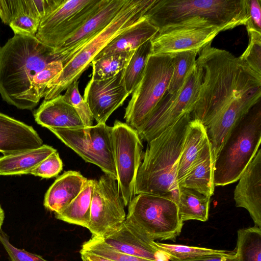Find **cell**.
<instances>
[{
	"label": "cell",
	"mask_w": 261,
	"mask_h": 261,
	"mask_svg": "<svg viewBox=\"0 0 261 261\" xmlns=\"http://www.w3.org/2000/svg\"><path fill=\"white\" fill-rule=\"evenodd\" d=\"M210 42L198 51L196 64L202 70L192 119L206 127L220 114L230 110L248 112L261 100V76L240 58Z\"/></svg>",
	"instance_id": "1"
},
{
	"label": "cell",
	"mask_w": 261,
	"mask_h": 261,
	"mask_svg": "<svg viewBox=\"0 0 261 261\" xmlns=\"http://www.w3.org/2000/svg\"><path fill=\"white\" fill-rule=\"evenodd\" d=\"M191 120V114L184 115L148 142L136 176V195H155L177 203L179 192L178 164Z\"/></svg>",
	"instance_id": "2"
},
{
	"label": "cell",
	"mask_w": 261,
	"mask_h": 261,
	"mask_svg": "<svg viewBox=\"0 0 261 261\" xmlns=\"http://www.w3.org/2000/svg\"><path fill=\"white\" fill-rule=\"evenodd\" d=\"M144 16L159 32L191 27L223 31L248 19L246 0H155Z\"/></svg>",
	"instance_id": "3"
},
{
	"label": "cell",
	"mask_w": 261,
	"mask_h": 261,
	"mask_svg": "<svg viewBox=\"0 0 261 261\" xmlns=\"http://www.w3.org/2000/svg\"><path fill=\"white\" fill-rule=\"evenodd\" d=\"M54 48L35 36L14 35L0 47V95L8 104L29 110L34 77L52 61Z\"/></svg>",
	"instance_id": "4"
},
{
	"label": "cell",
	"mask_w": 261,
	"mask_h": 261,
	"mask_svg": "<svg viewBox=\"0 0 261 261\" xmlns=\"http://www.w3.org/2000/svg\"><path fill=\"white\" fill-rule=\"evenodd\" d=\"M155 1L127 0L111 22L67 60L61 73L47 86L44 100L58 96L71 83L77 81L99 53L118 35L141 20Z\"/></svg>",
	"instance_id": "5"
},
{
	"label": "cell",
	"mask_w": 261,
	"mask_h": 261,
	"mask_svg": "<svg viewBox=\"0 0 261 261\" xmlns=\"http://www.w3.org/2000/svg\"><path fill=\"white\" fill-rule=\"evenodd\" d=\"M261 142V100L228 135L216 156L215 186L238 181L259 149Z\"/></svg>",
	"instance_id": "6"
},
{
	"label": "cell",
	"mask_w": 261,
	"mask_h": 261,
	"mask_svg": "<svg viewBox=\"0 0 261 261\" xmlns=\"http://www.w3.org/2000/svg\"><path fill=\"white\" fill-rule=\"evenodd\" d=\"M173 70L172 54L150 55L125 109V123L136 130L140 127L167 91Z\"/></svg>",
	"instance_id": "7"
},
{
	"label": "cell",
	"mask_w": 261,
	"mask_h": 261,
	"mask_svg": "<svg viewBox=\"0 0 261 261\" xmlns=\"http://www.w3.org/2000/svg\"><path fill=\"white\" fill-rule=\"evenodd\" d=\"M126 218L154 241H174L184 224L175 202L149 194L136 195L128 205Z\"/></svg>",
	"instance_id": "8"
},
{
	"label": "cell",
	"mask_w": 261,
	"mask_h": 261,
	"mask_svg": "<svg viewBox=\"0 0 261 261\" xmlns=\"http://www.w3.org/2000/svg\"><path fill=\"white\" fill-rule=\"evenodd\" d=\"M202 76V69L196 64L182 87L174 93L167 91L137 130L141 140L147 142L187 114H191L197 100Z\"/></svg>",
	"instance_id": "9"
},
{
	"label": "cell",
	"mask_w": 261,
	"mask_h": 261,
	"mask_svg": "<svg viewBox=\"0 0 261 261\" xmlns=\"http://www.w3.org/2000/svg\"><path fill=\"white\" fill-rule=\"evenodd\" d=\"M48 129L85 162L97 166L105 174L116 179L112 127L97 123L77 128Z\"/></svg>",
	"instance_id": "10"
},
{
	"label": "cell",
	"mask_w": 261,
	"mask_h": 261,
	"mask_svg": "<svg viewBox=\"0 0 261 261\" xmlns=\"http://www.w3.org/2000/svg\"><path fill=\"white\" fill-rule=\"evenodd\" d=\"M112 141L118 188L126 206L136 196V179L143 146L137 130L119 120L112 126Z\"/></svg>",
	"instance_id": "11"
},
{
	"label": "cell",
	"mask_w": 261,
	"mask_h": 261,
	"mask_svg": "<svg viewBox=\"0 0 261 261\" xmlns=\"http://www.w3.org/2000/svg\"><path fill=\"white\" fill-rule=\"evenodd\" d=\"M125 206L116 178L105 174L98 180L94 179L90 221L87 228L93 236L107 238L125 221Z\"/></svg>",
	"instance_id": "12"
},
{
	"label": "cell",
	"mask_w": 261,
	"mask_h": 261,
	"mask_svg": "<svg viewBox=\"0 0 261 261\" xmlns=\"http://www.w3.org/2000/svg\"><path fill=\"white\" fill-rule=\"evenodd\" d=\"M124 69L106 80L94 81L91 79L87 84L84 99L97 123H106L110 115L129 95L123 81Z\"/></svg>",
	"instance_id": "13"
},
{
	"label": "cell",
	"mask_w": 261,
	"mask_h": 261,
	"mask_svg": "<svg viewBox=\"0 0 261 261\" xmlns=\"http://www.w3.org/2000/svg\"><path fill=\"white\" fill-rule=\"evenodd\" d=\"M127 0H105L102 5L74 33L54 49L56 61L64 65L87 42L105 28L115 18Z\"/></svg>",
	"instance_id": "14"
},
{
	"label": "cell",
	"mask_w": 261,
	"mask_h": 261,
	"mask_svg": "<svg viewBox=\"0 0 261 261\" xmlns=\"http://www.w3.org/2000/svg\"><path fill=\"white\" fill-rule=\"evenodd\" d=\"M221 31L216 27H182L159 32L151 39L152 54L199 50Z\"/></svg>",
	"instance_id": "15"
},
{
	"label": "cell",
	"mask_w": 261,
	"mask_h": 261,
	"mask_svg": "<svg viewBox=\"0 0 261 261\" xmlns=\"http://www.w3.org/2000/svg\"><path fill=\"white\" fill-rule=\"evenodd\" d=\"M105 242L122 252L153 260L170 261L169 257L138 226L126 218L121 226L105 239Z\"/></svg>",
	"instance_id": "16"
},
{
	"label": "cell",
	"mask_w": 261,
	"mask_h": 261,
	"mask_svg": "<svg viewBox=\"0 0 261 261\" xmlns=\"http://www.w3.org/2000/svg\"><path fill=\"white\" fill-rule=\"evenodd\" d=\"M234 191L236 206L249 212L254 225L261 228V149H258L241 175Z\"/></svg>",
	"instance_id": "17"
},
{
	"label": "cell",
	"mask_w": 261,
	"mask_h": 261,
	"mask_svg": "<svg viewBox=\"0 0 261 261\" xmlns=\"http://www.w3.org/2000/svg\"><path fill=\"white\" fill-rule=\"evenodd\" d=\"M42 145V139L32 126L0 112V152L6 155Z\"/></svg>",
	"instance_id": "18"
},
{
	"label": "cell",
	"mask_w": 261,
	"mask_h": 261,
	"mask_svg": "<svg viewBox=\"0 0 261 261\" xmlns=\"http://www.w3.org/2000/svg\"><path fill=\"white\" fill-rule=\"evenodd\" d=\"M35 121L49 128L72 129L85 127L74 108L67 103L63 95L44 100L34 112Z\"/></svg>",
	"instance_id": "19"
},
{
	"label": "cell",
	"mask_w": 261,
	"mask_h": 261,
	"mask_svg": "<svg viewBox=\"0 0 261 261\" xmlns=\"http://www.w3.org/2000/svg\"><path fill=\"white\" fill-rule=\"evenodd\" d=\"M87 179L79 172L65 171L46 192L43 201L44 207L55 214L59 213L79 195Z\"/></svg>",
	"instance_id": "20"
},
{
	"label": "cell",
	"mask_w": 261,
	"mask_h": 261,
	"mask_svg": "<svg viewBox=\"0 0 261 261\" xmlns=\"http://www.w3.org/2000/svg\"><path fill=\"white\" fill-rule=\"evenodd\" d=\"M215 160L208 139L196 162L179 186L211 197L214 191Z\"/></svg>",
	"instance_id": "21"
},
{
	"label": "cell",
	"mask_w": 261,
	"mask_h": 261,
	"mask_svg": "<svg viewBox=\"0 0 261 261\" xmlns=\"http://www.w3.org/2000/svg\"><path fill=\"white\" fill-rule=\"evenodd\" d=\"M158 32V29L144 16L112 40L94 59L115 53L136 50L147 41L152 39Z\"/></svg>",
	"instance_id": "22"
},
{
	"label": "cell",
	"mask_w": 261,
	"mask_h": 261,
	"mask_svg": "<svg viewBox=\"0 0 261 261\" xmlns=\"http://www.w3.org/2000/svg\"><path fill=\"white\" fill-rule=\"evenodd\" d=\"M207 140L206 127L200 122L192 119L178 161L177 174L178 186L196 162Z\"/></svg>",
	"instance_id": "23"
},
{
	"label": "cell",
	"mask_w": 261,
	"mask_h": 261,
	"mask_svg": "<svg viewBox=\"0 0 261 261\" xmlns=\"http://www.w3.org/2000/svg\"><path fill=\"white\" fill-rule=\"evenodd\" d=\"M57 151L43 144L40 147L0 156V175L30 174L40 162Z\"/></svg>",
	"instance_id": "24"
},
{
	"label": "cell",
	"mask_w": 261,
	"mask_h": 261,
	"mask_svg": "<svg viewBox=\"0 0 261 261\" xmlns=\"http://www.w3.org/2000/svg\"><path fill=\"white\" fill-rule=\"evenodd\" d=\"M105 0H91L90 3L70 18L38 40L54 49L74 33L105 3Z\"/></svg>",
	"instance_id": "25"
},
{
	"label": "cell",
	"mask_w": 261,
	"mask_h": 261,
	"mask_svg": "<svg viewBox=\"0 0 261 261\" xmlns=\"http://www.w3.org/2000/svg\"><path fill=\"white\" fill-rule=\"evenodd\" d=\"M94 179H87L83 189L73 200L55 217L69 224L87 228L90 221V209Z\"/></svg>",
	"instance_id": "26"
},
{
	"label": "cell",
	"mask_w": 261,
	"mask_h": 261,
	"mask_svg": "<svg viewBox=\"0 0 261 261\" xmlns=\"http://www.w3.org/2000/svg\"><path fill=\"white\" fill-rule=\"evenodd\" d=\"M210 197L184 187L179 188L177 206L182 222L195 220L202 222L208 219Z\"/></svg>",
	"instance_id": "27"
},
{
	"label": "cell",
	"mask_w": 261,
	"mask_h": 261,
	"mask_svg": "<svg viewBox=\"0 0 261 261\" xmlns=\"http://www.w3.org/2000/svg\"><path fill=\"white\" fill-rule=\"evenodd\" d=\"M91 0H62L61 4L40 22L35 35L40 39L87 6Z\"/></svg>",
	"instance_id": "28"
},
{
	"label": "cell",
	"mask_w": 261,
	"mask_h": 261,
	"mask_svg": "<svg viewBox=\"0 0 261 261\" xmlns=\"http://www.w3.org/2000/svg\"><path fill=\"white\" fill-rule=\"evenodd\" d=\"M236 261H261V228L254 225L238 230Z\"/></svg>",
	"instance_id": "29"
},
{
	"label": "cell",
	"mask_w": 261,
	"mask_h": 261,
	"mask_svg": "<svg viewBox=\"0 0 261 261\" xmlns=\"http://www.w3.org/2000/svg\"><path fill=\"white\" fill-rule=\"evenodd\" d=\"M152 54L151 39L135 51L123 73V81L126 90L130 95L141 81L150 55Z\"/></svg>",
	"instance_id": "30"
},
{
	"label": "cell",
	"mask_w": 261,
	"mask_h": 261,
	"mask_svg": "<svg viewBox=\"0 0 261 261\" xmlns=\"http://www.w3.org/2000/svg\"><path fill=\"white\" fill-rule=\"evenodd\" d=\"M135 50L109 55L91 62V79L100 81L112 77L126 68Z\"/></svg>",
	"instance_id": "31"
},
{
	"label": "cell",
	"mask_w": 261,
	"mask_h": 261,
	"mask_svg": "<svg viewBox=\"0 0 261 261\" xmlns=\"http://www.w3.org/2000/svg\"><path fill=\"white\" fill-rule=\"evenodd\" d=\"M198 50L173 53V70L167 92L174 93L182 87L187 78L196 64Z\"/></svg>",
	"instance_id": "32"
},
{
	"label": "cell",
	"mask_w": 261,
	"mask_h": 261,
	"mask_svg": "<svg viewBox=\"0 0 261 261\" xmlns=\"http://www.w3.org/2000/svg\"><path fill=\"white\" fill-rule=\"evenodd\" d=\"M63 68L61 61H52L34 77L29 94V110H33L44 97L47 86L61 73Z\"/></svg>",
	"instance_id": "33"
},
{
	"label": "cell",
	"mask_w": 261,
	"mask_h": 261,
	"mask_svg": "<svg viewBox=\"0 0 261 261\" xmlns=\"http://www.w3.org/2000/svg\"><path fill=\"white\" fill-rule=\"evenodd\" d=\"M156 246L169 257L170 261H181L205 256L229 253L231 251L155 242Z\"/></svg>",
	"instance_id": "34"
},
{
	"label": "cell",
	"mask_w": 261,
	"mask_h": 261,
	"mask_svg": "<svg viewBox=\"0 0 261 261\" xmlns=\"http://www.w3.org/2000/svg\"><path fill=\"white\" fill-rule=\"evenodd\" d=\"M81 249L115 261H158L150 260L128 254L111 247L100 238L92 236L82 245Z\"/></svg>",
	"instance_id": "35"
},
{
	"label": "cell",
	"mask_w": 261,
	"mask_h": 261,
	"mask_svg": "<svg viewBox=\"0 0 261 261\" xmlns=\"http://www.w3.org/2000/svg\"><path fill=\"white\" fill-rule=\"evenodd\" d=\"M79 82L74 81L66 89L63 98L75 110L81 119L85 127L93 125V117L89 107L79 90Z\"/></svg>",
	"instance_id": "36"
},
{
	"label": "cell",
	"mask_w": 261,
	"mask_h": 261,
	"mask_svg": "<svg viewBox=\"0 0 261 261\" xmlns=\"http://www.w3.org/2000/svg\"><path fill=\"white\" fill-rule=\"evenodd\" d=\"M249 42L240 59L253 71L261 76V33L247 31Z\"/></svg>",
	"instance_id": "37"
},
{
	"label": "cell",
	"mask_w": 261,
	"mask_h": 261,
	"mask_svg": "<svg viewBox=\"0 0 261 261\" xmlns=\"http://www.w3.org/2000/svg\"><path fill=\"white\" fill-rule=\"evenodd\" d=\"M40 23V20L22 11L16 16L9 26L14 35L35 36Z\"/></svg>",
	"instance_id": "38"
},
{
	"label": "cell",
	"mask_w": 261,
	"mask_h": 261,
	"mask_svg": "<svg viewBox=\"0 0 261 261\" xmlns=\"http://www.w3.org/2000/svg\"><path fill=\"white\" fill-rule=\"evenodd\" d=\"M63 169V162L56 151L43 160L30 172V174L43 178L57 176Z\"/></svg>",
	"instance_id": "39"
},
{
	"label": "cell",
	"mask_w": 261,
	"mask_h": 261,
	"mask_svg": "<svg viewBox=\"0 0 261 261\" xmlns=\"http://www.w3.org/2000/svg\"><path fill=\"white\" fill-rule=\"evenodd\" d=\"M62 0H23V11L41 21L54 11Z\"/></svg>",
	"instance_id": "40"
},
{
	"label": "cell",
	"mask_w": 261,
	"mask_h": 261,
	"mask_svg": "<svg viewBox=\"0 0 261 261\" xmlns=\"http://www.w3.org/2000/svg\"><path fill=\"white\" fill-rule=\"evenodd\" d=\"M0 243L7 252L11 261H48L41 256L18 248L10 242L9 236L0 229Z\"/></svg>",
	"instance_id": "41"
},
{
	"label": "cell",
	"mask_w": 261,
	"mask_h": 261,
	"mask_svg": "<svg viewBox=\"0 0 261 261\" xmlns=\"http://www.w3.org/2000/svg\"><path fill=\"white\" fill-rule=\"evenodd\" d=\"M260 0H246L248 19L245 23L247 31L261 33Z\"/></svg>",
	"instance_id": "42"
},
{
	"label": "cell",
	"mask_w": 261,
	"mask_h": 261,
	"mask_svg": "<svg viewBox=\"0 0 261 261\" xmlns=\"http://www.w3.org/2000/svg\"><path fill=\"white\" fill-rule=\"evenodd\" d=\"M23 11V0H0V18L3 23L9 25L16 16Z\"/></svg>",
	"instance_id": "43"
},
{
	"label": "cell",
	"mask_w": 261,
	"mask_h": 261,
	"mask_svg": "<svg viewBox=\"0 0 261 261\" xmlns=\"http://www.w3.org/2000/svg\"><path fill=\"white\" fill-rule=\"evenodd\" d=\"M181 261H236L235 250L226 254H214Z\"/></svg>",
	"instance_id": "44"
},
{
	"label": "cell",
	"mask_w": 261,
	"mask_h": 261,
	"mask_svg": "<svg viewBox=\"0 0 261 261\" xmlns=\"http://www.w3.org/2000/svg\"><path fill=\"white\" fill-rule=\"evenodd\" d=\"M81 257L83 261H115L107 257L83 250L80 251Z\"/></svg>",
	"instance_id": "45"
},
{
	"label": "cell",
	"mask_w": 261,
	"mask_h": 261,
	"mask_svg": "<svg viewBox=\"0 0 261 261\" xmlns=\"http://www.w3.org/2000/svg\"><path fill=\"white\" fill-rule=\"evenodd\" d=\"M5 219V212L0 204V229L4 223Z\"/></svg>",
	"instance_id": "46"
}]
</instances>
